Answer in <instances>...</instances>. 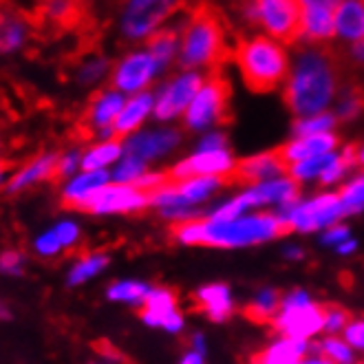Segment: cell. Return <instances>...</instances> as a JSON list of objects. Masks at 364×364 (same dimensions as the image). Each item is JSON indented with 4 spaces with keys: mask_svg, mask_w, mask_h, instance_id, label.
<instances>
[{
    "mask_svg": "<svg viewBox=\"0 0 364 364\" xmlns=\"http://www.w3.org/2000/svg\"><path fill=\"white\" fill-rule=\"evenodd\" d=\"M234 45L237 40L232 42L223 14L210 3H201L190 9L186 20L179 60L186 69H210V73H217L234 58Z\"/></svg>",
    "mask_w": 364,
    "mask_h": 364,
    "instance_id": "3",
    "label": "cell"
},
{
    "mask_svg": "<svg viewBox=\"0 0 364 364\" xmlns=\"http://www.w3.org/2000/svg\"><path fill=\"white\" fill-rule=\"evenodd\" d=\"M272 325L281 336L309 342L320 331H325V307L318 305L309 291L291 289L283 296L281 311Z\"/></svg>",
    "mask_w": 364,
    "mask_h": 364,
    "instance_id": "7",
    "label": "cell"
},
{
    "mask_svg": "<svg viewBox=\"0 0 364 364\" xmlns=\"http://www.w3.org/2000/svg\"><path fill=\"white\" fill-rule=\"evenodd\" d=\"M109 183H111L109 170H80V173L73 175L71 179L62 181L60 199H62L64 205L71 208V210L89 212L93 199Z\"/></svg>",
    "mask_w": 364,
    "mask_h": 364,
    "instance_id": "14",
    "label": "cell"
},
{
    "mask_svg": "<svg viewBox=\"0 0 364 364\" xmlns=\"http://www.w3.org/2000/svg\"><path fill=\"white\" fill-rule=\"evenodd\" d=\"M362 111H364V91L353 87L342 93V97L338 100L336 117L338 119H355Z\"/></svg>",
    "mask_w": 364,
    "mask_h": 364,
    "instance_id": "43",
    "label": "cell"
},
{
    "mask_svg": "<svg viewBox=\"0 0 364 364\" xmlns=\"http://www.w3.org/2000/svg\"><path fill=\"white\" fill-rule=\"evenodd\" d=\"M179 364H203V355L190 349L188 353H183V355H181Z\"/></svg>",
    "mask_w": 364,
    "mask_h": 364,
    "instance_id": "54",
    "label": "cell"
},
{
    "mask_svg": "<svg viewBox=\"0 0 364 364\" xmlns=\"http://www.w3.org/2000/svg\"><path fill=\"white\" fill-rule=\"evenodd\" d=\"M336 148H338V135L320 133V135H307V137H294L291 141H287L278 148V155L283 157V161L289 168L298 161L336 153Z\"/></svg>",
    "mask_w": 364,
    "mask_h": 364,
    "instance_id": "21",
    "label": "cell"
},
{
    "mask_svg": "<svg viewBox=\"0 0 364 364\" xmlns=\"http://www.w3.org/2000/svg\"><path fill=\"white\" fill-rule=\"evenodd\" d=\"M153 287L137 281V278H119V281H113L106 287V301H111L115 305H126V307H144L146 298L151 296Z\"/></svg>",
    "mask_w": 364,
    "mask_h": 364,
    "instance_id": "29",
    "label": "cell"
},
{
    "mask_svg": "<svg viewBox=\"0 0 364 364\" xmlns=\"http://www.w3.org/2000/svg\"><path fill=\"white\" fill-rule=\"evenodd\" d=\"M287 234L285 223L276 212H250L245 217L230 221L197 219L173 228V237L181 245H203L221 250H239L263 245Z\"/></svg>",
    "mask_w": 364,
    "mask_h": 364,
    "instance_id": "1",
    "label": "cell"
},
{
    "mask_svg": "<svg viewBox=\"0 0 364 364\" xmlns=\"http://www.w3.org/2000/svg\"><path fill=\"white\" fill-rule=\"evenodd\" d=\"M303 7H327V9H333L342 3V0H298Z\"/></svg>",
    "mask_w": 364,
    "mask_h": 364,
    "instance_id": "50",
    "label": "cell"
},
{
    "mask_svg": "<svg viewBox=\"0 0 364 364\" xmlns=\"http://www.w3.org/2000/svg\"><path fill=\"white\" fill-rule=\"evenodd\" d=\"M276 214L285 223L287 232L311 234L325 232L327 228L340 223V219H345V208H342L338 192H320V195L276 210Z\"/></svg>",
    "mask_w": 364,
    "mask_h": 364,
    "instance_id": "5",
    "label": "cell"
},
{
    "mask_svg": "<svg viewBox=\"0 0 364 364\" xmlns=\"http://www.w3.org/2000/svg\"><path fill=\"white\" fill-rule=\"evenodd\" d=\"M243 192L254 210L263 205H276V210H281L289 203L301 201V183H296L291 177H278L265 183L245 186Z\"/></svg>",
    "mask_w": 364,
    "mask_h": 364,
    "instance_id": "19",
    "label": "cell"
},
{
    "mask_svg": "<svg viewBox=\"0 0 364 364\" xmlns=\"http://www.w3.org/2000/svg\"><path fill=\"white\" fill-rule=\"evenodd\" d=\"M190 345H192V351H197V353H205V345H208V342H205V336L203 333H195V336H192V340H190Z\"/></svg>",
    "mask_w": 364,
    "mask_h": 364,
    "instance_id": "51",
    "label": "cell"
},
{
    "mask_svg": "<svg viewBox=\"0 0 364 364\" xmlns=\"http://www.w3.org/2000/svg\"><path fill=\"white\" fill-rule=\"evenodd\" d=\"M355 250H358V241H355V239H349V241H345L342 245L336 247V252H338L340 256H351Z\"/></svg>",
    "mask_w": 364,
    "mask_h": 364,
    "instance_id": "53",
    "label": "cell"
},
{
    "mask_svg": "<svg viewBox=\"0 0 364 364\" xmlns=\"http://www.w3.org/2000/svg\"><path fill=\"white\" fill-rule=\"evenodd\" d=\"M9 318H11V307L5 301H0V320H9Z\"/></svg>",
    "mask_w": 364,
    "mask_h": 364,
    "instance_id": "57",
    "label": "cell"
},
{
    "mask_svg": "<svg viewBox=\"0 0 364 364\" xmlns=\"http://www.w3.org/2000/svg\"><path fill=\"white\" fill-rule=\"evenodd\" d=\"M349 323H351V316L345 307H340V305H327L325 307V333L327 336L342 333Z\"/></svg>",
    "mask_w": 364,
    "mask_h": 364,
    "instance_id": "45",
    "label": "cell"
},
{
    "mask_svg": "<svg viewBox=\"0 0 364 364\" xmlns=\"http://www.w3.org/2000/svg\"><path fill=\"white\" fill-rule=\"evenodd\" d=\"M338 117L336 113H318L311 117H301L294 124V135L296 137H307V135H320V133H333Z\"/></svg>",
    "mask_w": 364,
    "mask_h": 364,
    "instance_id": "38",
    "label": "cell"
},
{
    "mask_svg": "<svg viewBox=\"0 0 364 364\" xmlns=\"http://www.w3.org/2000/svg\"><path fill=\"white\" fill-rule=\"evenodd\" d=\"M301 364H331V362L323 355H307Z\"/></svg>",
    "mask_w": 364,
    "mask_h": 364,
    "instance_id": "56",
    "label": "cell"
},
{
    "mask_svg": "<svg viewBox=\"0 0 364 364\" xmlns=\"http://www.w3.org/2000/svg\"><path fill=\"white\" fill-rule=\"evenodd\" d=\"M197 307L214 323H225L234 314V296L225 283H210L197 289L195 294Z\"/></svg>",
    "mask_w": 364,
    "mask_h": 364,
    "instance_id": "26",
    "label": "cell"
},
{
    "mask_svg": "<svg viewBox=\"0 0 364 364\" xmlns=\"http://www.w3.org/2000/svg\"><path fill=\"white\" fill-rule=\"evenodd\" d=\"M342 338L347 340V345L353 351H364V318L351 320L347 325V329L342 331Z\"/></svg>",
    "mask_w": 364,
    "mask_h": 364,
    "instance_id": "46",
    "label": "cell"
},
{
    "mask_svg": "<svg viewBox=\"0 0 364 364\" xmlns=\"http://www.w3.org/2000/svg\"><path fill=\"white\" fill-rule=\"evenodd\" d=\"M181 144V133L177 128H155V131H137L135 135L124 139V153L135 155L146 164H153Z\"/></svg>",
    "mask_w": 364,
    "mask_h": 364,
    "instance_id": "15",
    "label": "cell"
},
{
    "mask_svg": "<svg viewBox=\"0 0 364 364\" xmlns=\"http://www.w3.org/2000/svg\"><path fill=\"white\" fill-rule=\"evenodd\" d=\"M340 89V64L333 51L316 47L296 60L283 89L287 109L301 119L325 113Z\"/></svg>",
    "mask_w": 364,
    "mask_h": 364,
    "instance_id": "2",
    "label": "cell"
},
{
    "mask_svg": "<svg viewBox=\"0 0 364 364\" xmlns=\"http://www.w3.org/2000/svg\"><path fill=\"white\" fill-rule=\"evenodd\" d=\"M82 155H84V151L75 146L64 153H58V179L67 181L73 175H77L82 170Z\"/></svg>",
    "mask_w": 364,
    "mask_h": 364,
    "instance_id": "44",
    "label": "cell"
},
{
    "mask_svg": "<svg viewBox=\"0 0 364 364\" xmlns=\"http://www.w3.org/2000/svg\"><path fill=\"white\" fill-rule=\"evenodd\" d=\"M311 342L278 336L265 349L252 355V364H301L309 355Z\"/></svg>",
    "mask_w": 364,
    "mask_h": 364,
    "instance_id": "23",
    "label": "cell"
},
{
    "mask_svg": "<svg viewBox=\"0 0 364 364\" xmlns=\"http://www.w3.org/2000/svg\"><path fill=\"white\" fill-rule=\"evenodd\" d=\"M29 247H31V254L40 261H53V259H58V256H62L64 252H67V250H64V245L60 243L53 228L40 230L31 239Z\"/></svg>",
    "mask_w": 364,
    "mask_h": 364,
    "instance_id": "37",
    "label": "cell"
},
{
    "mask_svg": "<svg viewBox=\"0 0 364 364\" xmlns=\"http://www.w3.org/2000/svg\"><path fill=\"white\" fill-rule=\"evenodd\" d=\"M159 73L157 62L148 51H135L128 53L117 62L111 75V89L124 93V95H137L144 93V89L151 84V80Z\"/></svg>",
    "mask_w": 364,
    "mask_h": 364,
    "instance_id": "11",
    "label": "cell"
},
{
    "mask_svg": "<svg viewBox=\"0 0 364 364\" xmlns=\"http://www.w3.org/2000/svg\"><path fill=\"white\" fill-rule=\"evenodd\" d=\"M237 159L230 153V148L225 151H210V153H192L190 157L181 159L168 170L170 181H183L190 177H221L230 179L234 170H237Z\"/></svg>",
    "mask_w": 364,
    "mask_h": 364,
    "instance_id": "10",
    "label": "cell"
},
{
    "mask_svg": "<svg viewBox=\"0 0 364 364\" xmlns=\"http://www.w3.org/2000/svg\"><path fill=\"white\" fill-rule=\"evenodd\" d=\"M225 181L230 179H221V177H190L183 181H175L179 195L190 203V205H203L208 203L212 197H217L219 192L223 190Z\"/></svg>",
    "mask_w": 364,
    "mask_h": 364,
    "instance_id": "30",
    "label": "cell"
},
{
    "mask_svg": "<svg viewBox=\"0 0 364 364\" xmlns=\"http://www.w3.org/2000/svg\"><path fill=\"white\" fill-rule=\"evenodd\" d=\"M27 252L18 247H7L0 252V276L7 278H20L27 272Z\"/></svg>",
    "mask_w": 364,
    "mask_h": 364,
    "instance_id": "40",
    "label": "cell"
},
{
    "mask_svg": "<svg viewBox=\"0 0 364 364\" xmlns=\"http://www.w3.org/2000/svg\"><path fill=\"white\" fill-rule=\"evenodd\" d=\"M351 239V230L347 228V225H342V223H336V225H331V228H327L325 232H323V237H320V241H323V245H329V247H338V245H342L345 241H349Z\"/></svg>",
    "mask_w": 364,
    "mask_h": 364,
    "instance_id": "48",
    "label": "cell"
},
{
    "mask_svg": "<svg viewBox=\"0 0 364 364\" xmlns=\"http://www.w3.org/2000/svg\"><path fill=\"white\" fill-rule=\"evenodd\" d=\"M89 364H117V362H113V360H109V358H95V360H91Z\"/></svg>",
    "mask_w": 364,
    "mask_h": 364,
    "instance_id": "60",
    "label": "cell"
},
{
    "mask_svg": "<svg viewBox=\"0 0 364 364\" xmlns=\"http://www.w3.org/2000/svg\"><path fill=\"white\" fill-rule=\"evenodd\" d=\"M230 82L228 77L217 71L210 73L208 80L203 82V87L188 106V111L183 113V126L188 131H208V128L223 124L230 119Z\"/></svg>",
    "mask_w": 364,
    "mask_h": 364,
    "instance_id": "8",
    "label": "cell"
},
{
    "mask_svg": "<svg viewBox=\"0 0 364 364\" xmlns=\"http://www.w3.org/2000/svg\"><path fill=\"white\" fill-rule=\"evenodd\" d=\"M283 254L287 256L289 261H301V259H305V250H303V247H298V245H287V247L283 250Z\"/></svg>",
    "mask_w": 364,
    "mask_h": 364,
    "instance_id": "52",
    "label": "cell"
},
{
    "mask_svg": "<svg viewBox=\"0 0 364 364\" xmlns=\"http://www.w3.org/2000/svg\"><path fill=\"white\" fill-rule=\"evenodd\" d=\"M111 265V254L109 252H102V250H91V252H84L82 256L69 265L67 269V278L64 283L71 289L84 287L89 285L91 281H95L97 276H102Z\"/></svg>",
    "mask_w": 364,
    "mask_h": 364,
    "instance_id": "25",
    "label": "cell"
},
{
    "mask_svg": "<svg viewBox=\"0 0 364 364\" xmlns=\"http://www.w3.org/2000/svg\"><path fill=\"white\" fill-rule=\"evenodd\" d=\"M179 45V31L177 29H157L148 38V53L157 62V69L164 71L173 62Z\"/></svg>",
    "mask_w": 364,
    "mask_h": 364,
    "instance_id": "33",
    "label": "cell"
},
{
    "mask_svg": "<svg viewBox=\"0 0 364 364\" xmlns=\"http://www.w3.org/2000/svg\"><path fill=\"white\" fill-rule=\"evenodd\" d=\"M106 73H109V60L95 55V58H89L80 64L75 71V77L80 84H84V87H93V84H97Z\"/></svg>",
    "mask_w": 364,
    "mask_h": 364,
    "instance_id": "42",
    "label": "cell"
},
{
    "mask_svg": "<svg viewBox=\"0 0 364 364\" xmlns=\"http://www.w3.org/2000/svg\"><path fill=\"white\" fill-rule=\"evenodd\" d=\"M281 294L274 287H263L252 296L250 305L245 307V316L254 323H274V318L281 311Z\"/></svg>",
    "mask_w": 364,
    "mask_h": 364,
    "instance_id": "32",
    "label": "cell"
},
{
    "mask_svg": "<svg viewBox=\"0 0 364 364\" xmlns=\"http://www.w3.org/2000/svg\"><path fill=\"white\" fill-rule=\"evenodd\" d=\"M355 164L364 168V146L355 148Z\"/></svg>",
    "mask_w": 364,
    "mask_h": 364,
    "instance_id": "59",
    "label": "cell"
},
{
    "mask_svg": "<svg viewBox=\"0 0 364 364\" xmlns=\"http://www.w3.org/2000/svg\"><path fill=\"white\" fill-rule=\"evenodd\" d=\"M336 33L345 40H364V0H342L333 11Z\"/></svg>",
    "mask_w": 364,
    "mask_h": 364,
    "instance_id": "27",
    "label": "cell"
},
{
    "mask_svg": "<svg viewBox=\"0 0 364 364\" xmlns=\"http://www.w3.org/2000/svg\"><path fill=\"white\" fill-rule=\"evenodd\" d=\"M338 195H340L342 208H345V217L364 212V173L347 181Z\"/></svg>",
    "mask_w": 364,
    "mask_h": 364,
    "instance_id": "39",
    "label": "cell"
},
{
    "mask_svg": "<svg viewBox=\"0 0 364 364\" xmlns=\"http://www.w3.org/2000/svg\"><path fill=\"white\" fill-rule=\"evenodd\" d=\"M168 181H170V175L164 173V170H148V173L135 183V188H139V190H144V192H148V195H151V192L159 190Z\"/></svg>",
    "mask_w": 364,
    "mask_h": 364,
    "instance_id": "47",
    "label": "cell"
},
{
    "mask_svg": "<svg viewBox=\"0 0 364 364\" xmlns=\"http://www.w3.org/2000/svg\"><path fill=\"white\" fill-rule=\"evenodd\" d=\"M139 316L146 327L164 329L168 333H181V329L186 325V320L177 307V296L168 287H153Z\"/></svg>",
    "mask_w": 364,
    "mask_h": 364,
    "instance_id": "13",
    "label": "cell"
},
{
    "mask_svg": "<svg viewBox=\"0 0 364 364\" xmlns=\"http://www.w3.org/2000/svg\"><path fill=\"white\" fill-rule=\"evenodd\" d=\"M124 157V141L122 139H104L93 141L84 148L82 170H113V166Z\"/></svg>",
    "mask_w": 364,
    "mask_h": 364,
    "instance_id": "28",
    "label": "cell"
},
{
    "mask_svg": "<svg viewBox=\"0 0 364 364\" xmlns=\"http://www.w3.org/2000/svg\"><path fill=\"white\" fill-rule=\"evenodd\" d=\"M351 58L358 60L360 64H364V40L353 42V47H351Z\"/></svg>",
    "mask_w": 364,
    "mask_h": 364,
    "instance_id": "55",
    "label": "cell"
},
{
    "mask_svg": "<svg viewBox=\"0 0 364 364\" xmlns=\"http://www.w3.org/2000/svg\"><path fill=\"white\" fill-rule=\"evenodd\" d=\"M203 82H205L203 75L197 71H186V73L173 77L155 95L153 115L159 122H173V119L181 117L188 111L192 100H195V95L199 93V89L203 87Z\"/></svg>",
    "mask_w": 364,
    "mask_h": 364,
    "instance_id": "9",
    "label": "cell"
},
{
    "mask_svg": "<svg viewBox=\"0 0 364 364\" xmlns=\"http://www.w3.org/2000/svg\"><path fill=\"white\" fill-rule=\"evenodd\" d=\"M58 234L60 243L64 245V250H75L82 243V225L75 217H60L53 225H51Z\"/></svg>",
    "mask_w": 364,
    "mask_h": 364,
    "instance_id": "41",
    "label": "cell"
},
{
    "mask_svg": "<svg viewBox=\"0 0 364 364\" xmlns=\"http://www.w3.org/2000/svg\"><path fill=\"white\" fill-rule=\"evenodd\" d=\"M228 148V137L221 131H214L201 137V141L197 144L195 151L197 153H210V151H225Z\"/></svg>",
    "mask_w": 364,
    "mask_h": 364,
    "instance_id": "49",
    "label": "cell"
},
{
    "mask_svg": "<svg viewBox=\"0 0 364 364\" xmlns=\"http://www.w3.org/2000/svg\"><path fill=\"white\" fill-rule=\"evenodd\" d=\"M58 179V153H40L16 168L7 179L5 192L11 197L23 195L27 190H33L40 183Z\"/></svg>",
    "mask_w": 364,
    "mask_h": 364,
    "instance_id": "16",
    "label": "cell"
},
{
    "mask_svg": "<svg viewBox=\"0 0 364 364\" xmlns=\"http://www.w3.org/2000/svg\"><path fill=\"white\" fill-rule=\"evenodd\" d=\"M287 170L289 168L283 161V157L278 155V151H269V153H261V155H254V157L239 161L237 170H234V175H232V181L243 183V186H256V183H265L278 177H285Z\"/></svg>",
    "mask_w": 364,
    "mask_h": 364,
    "instance_id": "18",
    "label": "cell"
},
{
    "mask_svg": "<svg viewBox=\"0 0 364 364\" xmlns=\"http://www.w3.org/2000/svg\"><path fill=\"white\" fill-rule=\"evenodd\" d=\"M309 355H323L331 364H355V351L347 345L345 338L327 336L309 347Z\"/></svg>",
    "mask_w": 364,
    "mask_h": 364,
    "instance_id": "34",
    "label": "cell"
},
{
    "mask_svg": "<svg viewBox=\"0 0 364 364\" xmlns=\"http://www.w3.org/2000/svg\"><path fill=\"white\" fill-rule=\"evenodd\" d=\"M45 3H51V0H45Z\"/></svg>",
    "mask_w": 364,
    "mask_h": 364,
    "instance_id": "61",
    "label": "cell"
},
{
    "mask_svg": "<svg viewBox=\"0 0 364 364\" xmlns=\"http://www.w3.org/2000/svg\"><path fill=\"white\" fill-rule=\"evenodd\" d=\"M124 104H126L124 93H119L115 89L97 91L91 97L87 111H84V117H82V126H84V131L89 133V137H97L104 131H111L115 119L119 117V113L124 109Z\"/></svg>",
    "mask_w": 364,
    "mask_h": 364,
    "instance_id": "17",
    "label": "cell"
},
{
    "mask_svg": "<svg viewBox=\"0 0 364 364\" xmlns=\"http://www.w3.org/2000/svg\"><path fill=\"white\" fill-rule=\"evenodd\" d=\"M7 168H5V164H0V190H5V186H7Z\"/></svg>",
    "mask_w": 364,
    "mask_h": 364,
    "instance_id": "58",
    "label": "cell"
},
{
    "mask_svg": "<svg viewBox=\"0 0 364 364\" xmlns=\"http://www.w3.org/2000/svg\"><path fill=\"white\" fill-rule=\"evenodd\" d=\"M146 173H148V164L146 161H141L135 155L124 153V157L111 170V181L122 183V186H135Z\"/></svg>",
    "mask_w": 364,
    "mask_h": 364,
    "instance_id": "36",
    "label": "cell"
},
{
    "mask_svg": "<svg viewBox=\"0 0 364 364\" xmlns=\"http://www.w3.org/2000/svg\"><path fill=\"white\" fill-rule=\"evenodd\" d=\"M336 153H329V155H320V157H311V159H305V161H298L294 166H289V177L296 181V183H318L323 173L327 170V166L331 164Z\"/></svg>",
    "mask_w": 364,
    "mask_h": 364,
    "instance_id": "35",
    "label": "cell"
},
{
    "mask_svg": "<svg viewBox=\"0 0 364 364\" xmlns=\"http://www.w3.org/2000/svg\"><path fill=\"white\" fill-rule=\"evenodd\" d=\"M234 62L245 87L254 93H269L289 77V55L281 42L269 36L237 38Z\"/></svg>",
    "mask_w": 364,
    "mask_h": 364,
    "instance_id": "4",
    "label": "cell"
},
{
    "mask_svg": "<svg viewBox=\"0 0 364 364\" xmlns=\"http://www.w3.org/2000/svg\"><path fill=\"white\" fill-rule=\"evenodd\" d=\"M31 31L33 29L27 20V14H20L7 3H0V53L18 51Z\"/></svg>",
    "mask_w": 364,
    "mask_h": 364,
    "instance_id": "24",
    "label": "cell"
},
{
    "mask_svg": "<svg viewBox=\"0 0 364 364\" xmlns=\"http://www.w3.org/2000/svg\"><path fill=\"white\" fill-rule=\"evenodd\" d=\"M151 208L159 214L161 219L170 221V223H188V221H197V219H203L199 208L190 205L175 186V181H168L166 186H161L159 190L151 192Z\"/></svg>",
    "mask_w": 364,
    "mask_h": 364,
    "instance_id": "20",
    "label": "cell"
},
{
    "mask_svg": "<svg viewBox=\"0 0 364 364\" xmlns=\"http://www.w3.org/2000/svg\"><path fill=\"white\" fill-rule=\"evenodd\" d=\"M245 18L259 23L281 45L303 38V5L298 0H247Z\"/></svg>",
    "mask_w": 364,
    "mask_h": 364,
    "instance_id": "6",
    "label": "cell"
},
{
    "mask_svg": "<svg viewBox=\"0 0 364 364\" xmlns=\"http://www.w3.org/2000/svg\"><path fill=\"white\" fill-rule=\"evenodd\" d=\"M153 111H155V95L153 93L144 91V93L131 95V97L126 100L119 117L113 124L115 137L124 141L126 137H131L137 131H141L144 122L153 115Z\"/></svg>",
    "mask_w": 364,
    "mask_h": 364,
    "instance_id": "22",
    "label": "cell"
},
{
    "mask_svg": "<svg viewBox=\"0 0 364 364\" xmlns=\"http://www.w3.org/2000/svg\"><path fill=\"white\" fill-rule=\"evenodd\" d=\"M146 208H151L148 192L135 186H122L111 181L93 199L89 214H93V217H117V214H137Z\"/></svg>",
    "mask_w": 364,
    "mask_h": 364,
    "instance_id": "12",
    "label": "cell"
},
{
    "mask_svg": "<svg viewBox=\"0 0 364 364\" xmlns=\"http://www.w3.org/2000/svg\"><path fill=\"white\" fill-rule=\"evenodd\" d=\"M336 36L333 9L303 7V38L309 42H327Z\"/></svg>",
    "mask_w": 364,
    "mask_h": 364,
    "instance_id": "31",
    "label": "cell"
}]
</instances>
